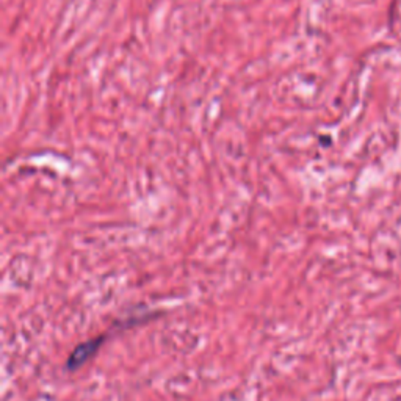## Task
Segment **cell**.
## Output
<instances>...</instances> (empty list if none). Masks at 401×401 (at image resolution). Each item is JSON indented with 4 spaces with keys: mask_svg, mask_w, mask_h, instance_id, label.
<instances>
[{
    "mask_svg": "<svg viewBox=\"0 0 401 401\" xmlns=\"http://www.w3.org/2000/svg\"><path fill=\"white\" fill-rule=\"evenodd\" d=\"M113 330L114 327H112L110 331L102 332V334H99V336H96L93 339H88V340H85V342L78 343L76 348L71 351L68 359H66L65 368L68 370V372H76V370L82 368L85 364L93 359V357L99 353L101 346L104 345L108 340V337L112 336Z\"/></svg>",
    "mask_w": 401,
    "mask_h": 401,
    "instance_id": "1",
    "label": "cell"
}]
</instances>
